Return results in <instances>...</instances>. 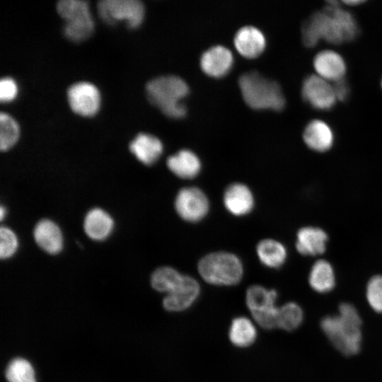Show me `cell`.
Returning <instances> with one entry per match:
<instances>
[{"label": "cell", "mask_w": 382, "mask_h": 382, "mask_svg": "<svg viewBox=\"0 0 382 382\" xmlns=\"http://www.w3.org/2000/svg\"><path fill=\"white\" fill-rule=\"evenodd\" d=\"M328 1L321 11L315 12L302 26V40L307 47H313L320 40L332 44H342L354 40L359 27L354 17L338 6Z\"/></svg>", "instance_id": "obj_1"}, {"label": "cell", "mask_w": 382, "mask_h": 382, "mask_svg": "<svg viewBox=\"0 0 382 382\" xmlns=\"http://www.w3.org/2000/svg\"><path fill=\"white\" fill-rule=\"evenodd\" d=\"M361 320L351 303L339 306L338 314L324 317L320 327L332 345L345 355L357 354L361 347Z\"/></svg>", "instance_id": "obj_2"}, {"label": "cell", "mask_w": 382, "mask_h": 382, "mask_svg": "<svg viewBox=\"0 0 382 382\" xmlns=\"http://www.w3.org/2000/svg\"><path fill=\"white\" fill-rule=\"evenodd\" d=\"M146 91L149 100L166 116L179 119L186 115L181 100L188 94L189 87L180 77L167 75L153 79L147 83Z\"/></svg>", "instance_id": "obj_3"}, {"label": "cell", "mask_w": 382, "mask_h": 382, "mask_svg": "<svg viewBox=\"0 0 382 382\" xmlns=\"http://www.w3.org/2000/svg\"><path fill=\"white\" fill-rule=\"evenodd\" d=\"M239 87L245 103L255 110H282L285 99L279 85L265 78L257 71L243 74L238 79Z\"/></svg>", "instance_id": "obj_4"}, {"label": "cell", "mask_w": 382, "mask_h": 382, "mask_svg": "<svg viewBox=\"0 0 382 382\" xmlns=\"http://www.w3.org/2000/svg\"><path fill=\"white\" fill-rule=\"evenodd\" d=\"M198 272L207 283L216 286H233L243 276V265L235 254L217 251L204 256L199 262Z\"/></svg>", "instance_id": "obj_5"}, {"label": "cell", "mask_w": 382, "mask_h": 382, "mask_svg": "<svg viewBox=\"0 0 382 382\" xmlns=\"http://www.w3.org/2000/svg\"><path fill=\"white\" fill-rule=\"evenodd\" d=\"M59 16L64 20L63 33L73 42L88 38L94 28L88 2L83 0H61L57 4Z\"/></svg>", "instance_id": "obj_6"}, {"label": "cell", "mask_w": 382, "mask_h": 382, "mask_svg": "<svg viewBox=\"0 0 382 382\" xmlns=\"http://www.w3.org/2000/svg\"><path fill=\"white\" fill-rule=\"evenodd\" d=\"M98 11L105 23L124 21L130 28L138 27L144 16V5L138 0H101L98 3Z\"/></svg>", "instance_id": "obj_7"}, {"label": "cell", "mask_w": 382, "mask_h": 382, "mask_svg": "<svg viewBox=\"0 0 382 382\" xmlns=\"http://www.w3.org/2000/svg\"><path fill=\"white\" fill-rule=\"evenodd\" d=\"M175 209L182 219L194 223L206 216L209 209V202L202 190L196 187H187L177 193Z\"/></svg>", "instance_id": "obj_8"}, {"label": "cell", "mask_w": 382, "mask_h": 382, "mask_svg": "<svg viewBox=\"0 0 382 382\" xmlns=\"http://www.w3.org/2000/svg\"><path fill=\"white\" fill-rule=\"evenodd\" d=\"M301 96L305 102L320 110L332 108L337 101L333 86L316 75H309L304 79Z\"/></svg>", "instance_id": "obj_9"}, {"label": "cell", "mask_w": 382, "mask_h": 382, "mask_svg": "<svg viewBox=\"0 0 382 382\" xmlns=\"http://www.w3.org/2000/svg\"><path fill=\"white\" fill-rule=\"evenodd\" d=\"M67 98L71 110L82 116L95 115L100 107V97L98 88L89 82H78L68 89Z\"/></svg>", "instance_id": "obj_10"}, {"label": "cell", "mask_w": 382, "mask_h": 382, "mask_svg": "<svg viewBox=\"0 0 382 382\" xmlns=\"http://www.w3.org/2000/svg\"><path fill=\"white\" fill-rule=\"evenodd\" d=\"M199 294L197 281L190 276L183 275L178 286L164 297L163 308L171 312L183 311L192 306Z\"/></svg>", "instance_id": "obj_11"}, {"label": "cell", "mask_w": 382, "mask_h": 382, "mask_svg": "<svg viewBox=\"0 0 382 382\" xmlns=\"http://www.w3.org/2000/svg\"><path fill=\"white\" fill-rule=\"evenodd\" d=\"M223 202L226 209L236 216L248 214L255 204L253 192L247 185L241 183H232L226 188Z\"/></svg>", "instance_id": "obj_12"}, {"label": "cell", "mask_w": 382, "mask_h": 382, "mask_svg": "<svg viewBox=\"0 0 382 382\" xmlns=\"http://www.w3.org/2000/svg\"><path fill=\"white\" fill-rule=\"evenodd\" d=\"M233 62L231 52L222 45H216L206 50L200 58V66L207 75L220 78L228 73Z\"/></svg>", "instance_id": "obj_13"}, {"label": "cell", "mask_w": 382, "mask_h": 382, "mask_svg": "<svg viewBox=\"0 0 382 382\" xmlns=\"http://www.w3.org/2000/svg\"><path fill=\"white\" fill-rule=\"evenodd\" d=\"M234 46L237 51L247 58H255L265 50L266 40L263 33L254 26L240 28L234 37Z\"/></svg>", "instance_id": "obj_14"}, {"label": "cell", "mask_w": 382, "mask_h": 382, "mask_svg": "<svg viewBox=\"0 0 382 382\" xmlns=\"http://www.w3.org/2000/svg\"><path fill=\"white\" fill-rule=\"evenodd\" d=\"M313 66L319 76L335 82L344 79L347 69L342 57L332 50L318 52L314 57Z\"/></svg>", "instance_id": "obj_15"}, {"label": "cell", "mask_w": 382, "mask_h": 382, "mask_svg": "<svg viewBox=\"0 0 382 382\" xmlns=\"http://www.w3.org/2000/svg\"><path fill=\"white\" fill-rule=\"evenodd\" d=\"M328 236L320 228L305 226L296 233V248L303 255L315 256L326 250Z\"/></svg>", "instance_id": "obj_16"}, {"label": "cell", "mask_w": 382, "mask_h": 382, "mask_svg": "<svg viewBox=\"0 0 382 382\" xmlns=\"http://www.w3.org/2000/svg\"><path fill=\"white\" fill-rule=\"evenodd\" d=\"M303 139L306 145L313 151L325 152L334 144V133L324 121L313 120L306 126Z\"/></svg>", "instance_id": "obj_17"}, {"label": "cell", "mask_w": 382, "mask_h": 382, "mask_svg": "<svg viewBox=\"0 0 382 382\" xmlns=\"http://www.w3.org/2000/svg\"><path fill=\"white\" fill-rule=\"evenodd\" d=\"M129 150L142 163L154 164L163 153V146L159 139L147 133H139L129 144Z\"/></svg>", "instance_id": "obj_18"}, {"label": "cell", "mask_w": 382, "mask_h": 382, "mask_svg": "<svg viewBox=\"0 0 382 382\" xmlns=\"http://www.w3.org/2000/svg\"><path fill=\"white\" fill-rule=\"evenodd\" d=\"M34 238L40 248L51 255L59 253L63 247V236L59 226L52 221L42 219L34 228Z\"/></svg>", "instance_id": "obj_19"}, {"label": "cell", "mask_w": 382, "mask_h": 382, "mask_svg": "<svg viewBox=\"0 0 382 382\" xmlns=\"http://www.w3.org/2000/svg\"><path fill=\"white\" fill-rule=\"evenodd\" d=\"M166 164L174 175L183 179L195 178L202 168L199 157L188 149H182L169 156Z\"/></svg>", "instance_id": "obj_20"}, {"label": "cell", "mask_w": 382, "mask_h": 382, "mask_svg": "<svg viewBox=\"0 0 382 382\" xmlns=\"http://www.w3.org/2000/svg\"><path fill=\"white\" fill-rule=\"evenodd\" d=\"M83 226L89 238L96 241H102L112 233L114 221L105 211L94 208L86 214Z\"/></svg>", "instance_id": "obj_21"}, {"label": "cell", "mask_w": 382, "mask_h": 382, "mask_svg": "<svg viewBox=\"0 0 382 382\" xmlns=\"http://www.w3.org/2000/svg\"><path fill=\"white\" fill-rule=\"evenodd\" d=\"M277 292L274 289H268L260 285L250 286L245 294L246 305L252 315L277 308Z\"/></svg>", "instance_id": "obj_22"}, {"label": "cell", "mask_w": 382, "mask_h": 382, "mask_svg": "<svg viewBox=\"0 0 382 382\" xmlns=\"http://www.w3.org/2000/svg\"><path fill=\"white\" fill-rule=\"evenodd\" d=\"M256 253L260 262L270 268H279L285 262L287 251L279 241L265 238L260 241L256 246Z\"/></svg>", "instance_id": "obj_23"}, {"label": "cell", "mask_w": 382, "mask_h": 382, "mask_svg": "<svg viewBox=\"0 0 382 382\" xmlns=\"http://www.w3.org/2000/svg\"><path fill=\"white\" fill-rule=\"evenodd\" d=\"M311 287L318 293L331 291L335 284V275L332 265L325 259L316 260L308 275Z\"/></svg>", "instance_id": "obj_24"}, {"label": "cell", "mask_w": 382, "mask_h": 382, "mask_svg": "<svg viewBox=\"0 0 382 382\" xmlns=\"http://www.w3.org/2000/svg\"><path fill=\"white\" fill-rule=\"evenodd\" d=\"M228 337L231 342L238 347H249L256 340L257 330L249 318L238 316L233 318L231 323Z\"/></svg>", "instance_id": "obj_25"}, {"label": "cell", "mask_w": 382, "mask_h": 382, "mask_svg": "<svg viewBox=\"0 0 382 382\" xmlns=\"http://www.w3.org/2000/svg\"><path fill=\"white\" fill-rule=\"evenodd\" d=\"M183 274L171 267H161L156 269L151 277L152 287L167 294L172 292L180 283Z\"/></svg>", "instance_id": "obj_26"}, {"label": "cell", "mask_w": 382, "mask_h": 382, "mask_svg": "<svg viewBox=\"0 0 382 382\" xmlns=\"http://www.w3.org/2000/svg\"><path fill=\"white\" fill-rule=\"evenodd\" d=\"M303 313L301 306L294 302H288L279 307L277 328L292 331L301 324Z\"/></svg>", "instance_id": "obj_27"}, {"label": "cell", "mask_w": 382, "mask_h": 382, "mask_svg": "<svg viewBox=\"0 0 382 382\" xmlns=\"http://www.w3.org/2000/svg\"><path fill=\"white\" fill-rule=\"evenodd\" d=\"M5 375L8 382H35L31 364L23 358L11 360L6 367Z\"/></svg>", "instance_id": "obj_28"}, {"label": "cell", "mask_w": 382, "mask_h": 382, "mask_svg": "<svg viewBox=\"0 0 382 382\" xmlns=\"http://www.w3.org/2000/svg\"><path fill=\"white\" fill-rule=\"evenodd\" d=\"M19 129L16 122L7 113L0 114V149L6 151L16 142Z\"/></svg>", "instance_id": "obj_29"}, {"label": "cell", "mask_w": 382, "mask_h": 382, "mask_svg": "<svg viewBox=\"0 0 382 382\" xmlns=\"http://www.w3.org/2000/svg\"><path fill=\"white\" fill-rule=\"evenodd\" d=\"M366 296L371 308L376 312L382 313V275H376L369 279Z\"/></svg>", "instance_id": "obj_30"}, {"label": "cell", "mask_w": 382, "mask_h": 382, "mask_svg": "<svg viewBox=\"0 0 382 382\" xmlns=\"http://www.w3.org/2000/svg\"><path fill=\"white\" fill-rule=\"evenodd\" d=\"M0 257L1 259L11 257L18 248V238L14 232L7 227L0 229Z\"/></svg>", "instance_id": "obj_31"}, {"label": "cell", "mask_w": 382, "mask_h": 382, "mask_svg": "<svg viewBox=\"0 0 382 382\" xmlns=\"http://www.w3.org/2000/svg\"><path fill=\"white\" fill-rule=\"evenodd\" d=\"M17 86L15 81L8 77L0 81V100L7 102L13 100L17 94Z\"/></svg>", "instance_id": "obj_32"}, {"label": "cell", "mask_w": 382, "mask_h": 382, "mask_svg": "<svg viewBox=\"0 0 382 382\" xmlns=\"http://www.w3.org/2000/svg\"><path fill=\"white\" fill-rule=\"evenodd\" d=\"M333 88L337 100L340 101L347 100L349 96V89L348 84L344 79L336 81Z\"/></svg>", "instance_id": "obj_33"}, {"label": "cell", "mask_w": 382, "mask_h": 382, "mask_svg": "<svg viewBox=\"0 0 382 382\" xmlns=\"http://www.w3.org/2000/svg\"><path fill=\"white\" fill-rule=\"evenodd\" d=\"M363 2H364L363 1H344L345 4H347L348 5H352V6L358 5V4H362Z\"/></svg>", "instance_id": "obj_34"}, {"label": "cell", "mask_w": 382, "mask_h": 382, "mask_svg": "<svg viewBox=\"0 0 382 382\" xmlns=\"http://www.w3.org/2000/svg\"><path fill=\"white\" fill-rule=\"evenodd\" d=\"M5 214H6V209L5 208H4L3 206H1L0 208V218L1 220L4 219Z\"/></svg>", "instance_id": "obj_35"}, {"label": "cell", "mask_w": 382, "mask_h": 382, "mask_svg": "<svg viewBox=\"0 0 382 382\" xmlns=\"http://www.w3.org/2000/svg\"><path fill=\"white\" fill-rule=\"evenodd\" d=\"M381 87H382V80H381Z\"/></svg>", "instance_id": "obj_36"}]
</instances>
